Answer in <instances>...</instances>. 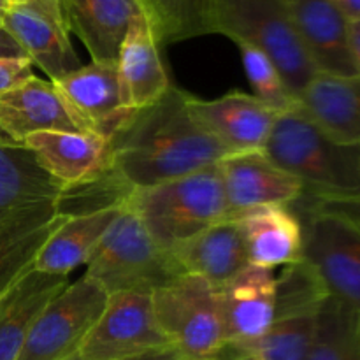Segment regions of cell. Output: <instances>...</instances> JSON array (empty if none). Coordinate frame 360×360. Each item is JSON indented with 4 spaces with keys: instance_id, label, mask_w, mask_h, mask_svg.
Returning a JSON list of instances; mask_svg holds the SVG:
<instances>
[{
    "instance_id": "13",
    "label": "cell",
    "mask_w": 360,
    "mask_h": 360,
    "mask_svg": "<svg viewBox=\"0 0 360 360\" xmlns=\"http://www.w3.org/2000/svg\"><path fill=\"white\" fill-rule=\"evenodd\" d=\"M218 169L229 218L271 204L292 206L304 193V185L278 167L264 150L227 155L218 162Z\"/></svg>"
},
{
    "instance_id": "19",
    "label": "cell",
    "mask_w": 360,
    "mask_h": 360,
    "mask_svg": "<svg viewBox=\"0 0 360 360\" xmlns=\"http://www.w3.org/2000/svg\"><path fill=\"white\" fill-rule=\"evenodd\" d=\"M116 72L122 104L129 111L155 104L172 86L160 58V42L155 37L144 13L137 14L130 21L125 39L120 46Z\"/></svg>"
},
{
    "instance_id": "14",
    "label": "cell",
    "mask_w": 360,
    "mask_h": 360,
    "mask_svg": "<svg viewBox=\"0 0 360 360\" xmlns=\"http://www.w3.org/2000/svg\"><path fill=\"white\" fill-rule=\"evenodd\" d=\"M188 108L199 125L231 153L264 150L278 112L255 95L231 91L213 101L188 95Z\"/></svg>"
},
{
    "instance_id": "33",
    "label": "cell",
    "mask_w": 360,
    "mask_h": 360,
    "mask_svg": "<svg viewBox=\"0 0 360 360\" xmlns=\"http://www.w3.org/2000/svg\"><path fill=\"white\" fill-rule=\"evenodd\" d=\"M350 23L360 21V0H329Z\"/></svg>"
},
{
    "instance_id": "25",
    "label": "cell",
    "mask_w": 360,
    "mask_h": 360,
    "mask_svg": "<svg viewBox=\"0 0 360 360\" xmlns=\"http://www.w3.org/2000/svg\"><path fill=\"white\" fill-rule=\"evenodd\" d=\"M69 285L67 276L32 269L0 302V360H18L46 306Z\"/></svg>"
},
{
    "instance_id": "4",
    "label": "cell",
    "mask_w": 360,
    "mask_h": 360,
    "mask_svg": "<svg viewBox=\"0 0 360 360\" xmlns=\"http://www.w3.org/2000/svg\"><path fill=\"white\" fill-rule=\"evenodd\" d=\"M264 153L304 185V193L360 192V144H341L299 108L278 115Z\"/></svg>"
},
{
    "instance_id": "37",
    "label": "cell",
    "mask_w": 360,
    "mask_h": 360,
    "mask_svg": "<svg viewBox=\"0 0 360 360\" xmlns=\"http://www.w3.org/2000/svg\"><path fill=\"white\" fill-rule=\"evenodd\" d=\"M7 9H9V0H0V23H2L4 14H6Z\"/></svg>"
},
{
    "instance_id": "29",
    "label": "cell",
    "mask_w": 360,
    "mask_h": 360,
    "mask_svg": "<svg viewBox=\"0 0 360 360\" xmlns=\"http://www.w3.org/2000/svg\"><path fill=\"white\" fill-rule=\"evenodd\" d=\"M236 44L241 53L243 69H245L246 77L253 88L252 95H255L260 102L269 105L278 115L295 108L299 101L288 90L283 76L276 69L273 60L264 55L255 46L246 44V42H236Z\"/></svg>"
},
{
    "instance_id": "39",
    "label": "cell",
    "mask_w": 360,
    "mask_h": 360,
    "mask_svg": "<svg viewBox=\"0 0 360 360\" xmlns=\"http://www.w3.org/2000/svg\"><path fill=\"white\" fill-rule=\"evenodd\" d=\"M359 333H360V311H359Z\"/></svg>"
},
{
    "instance_id": "24",
    "label": "cell",
    "mask_w": 360,
    "mask_h": 360,
    "mask_svg": "<svg viewBox=\"0 0 360 360\" xmlns=\"http://www.w3.org/2000/svg\"><path fill=\"white\" fill-rule=\"evenodd\" d=\"M299 108L341 144H360V74L338 77L316 74L299 97Z\"/></svg>"
},
{
    "instance_id": "22",
    "label": "cell",
    "mask_w": 360,
    "mask_h": 360,
    "mask_svg": "<svg viewBox=\"0 0 360 360\" xmlns=\"http://www.w3.org/2000/svg\"><path fill=\"white\" fill-rule=\"evenodd\" d=\"M70 34L77 35L91 62L116 63L130 21L143 13L139 0H60Z\"/></svg>"
},
{
    "instance_id": "23",
    "label": "cell",
    "mask_w": 360,
    "mask_h": 360,
    "mask_svg": "<svg viewBox=\"0 0 360 360\" xmlns=\"http://www.w3.org/2000/svg\"><path fill=\"white\" fill-rule=\"evenodd\" d=\"M183 274H195L220 288L250 266L245 239L232 218L218 221L171 252Z\"/></svg>"
},
{
    "instance_id": "11",
    "label": "cell",
    "mask_w": 360,
    "mask_h": 360,
    "mask_svg": "<svg viewBox=\"0 0 360 360\" xmlns=\"http://www.w3.org/2000/svg\"><path fill=\"white\" fill-rule=\"evenodd\" d=\"M302 213V259L330 297L360 311V231L330 214Z\"/></svg>"
},
{
    "instance_id": "28",
    "label": "cell",
    "mask_w": 360,
    "mask_h": 360,
    "mask_svg": "<svg viewBox=\"0 0 360 360\" xmlns=\"http://www.w3.org/2000/svg\"><path fill=\"white\" fill-rule=\"evenodd\" d=\"M309 360H360L359 309L327 295Z\"/></svg>"
},
{
    "instance_id": "20",
    "label": "cell",
    "mask_w": 360,
    "mask_h": 360,
    "mask_svg": "<svg viewBox=\"0 0 360 360\" xmlns=\"http://www.w3.org/2000/svg\"><path fill=\"white\" fill-rule=\"evenodd\" d=\"M25 150L65 188L94 181L108 169V141L97 134L44 130L28 136Z\"/></svg>"
},
{
    "instance_id": "30",
    "label": "cell",
    "mask_w": 360,
    "mask_h": 360,
    "mask_svg": "<svg viewBox=\"0 0 360 360\" xmlns=\"http://www.w3.org/2000/svg\"><path fill=\"white\" fill-rule=\"evenodd\" d=\"M297 202H302V211L330 214L360 231V192L302 193Z\"/></svg>"
},
{
    "instance_id": "16",
    "label": "cell",
    "mask_w": 360,
    "mask_h": 360,
    "mask_svg": "<svg viewBox=\"0 0 360 360\" xmlns=\"http://www.w3.org/2000/svg\"><path fill=\"white\" fill-rule=\"evenodd\" d=\"M218 306L225 347L259 340L274 320L276 274L250 264L218 288Z\"/></svg>"
},
{
    "instance_id": "32",
    "label": "cell",
    "mask_w": 360,
    "mask_h": 360,
    "mask_svg": "<svg viewBox=\"0 0 360 360\" xmlns=\"http://www.w3.org/2000/svg\"><path fill=\"white\" fill-rule=\"evenodd\" d=\"M7 58H28V56L25 55L23 48L18 44L16 39L11 35V32L0 23V60Z\"/></svg>"
},
{
    "instance_id": "7",
    "label": "cell",
    "mask_w": 360,
    "mask_h": 360,
    "mask_svg": "<svg viewBox=\"0 0 360 360\" xmlns=\"http://www.w3.org/2000/svg\"><path fill=\"white\" fill-rule=\"evenodd\" d=\"M327 295L304 259L285 266L276 276V308L269 329L252 343L225 348L250 360H309Z\"/></svg>"
},
{
    "instance_id": "8",
    "label": "cell",
    "mask_w": 360,
    "mask_h": 360,
    "mask_svg": "<svg viewBox=\"0 0 360 360\" xmlns=\"http://www.w3.org/2000/svg\"><path fill=\"white\" fill-rule=\"evenodd\" d=\"M162 333L185 360H213L225 348L218 288L195 274H181L151 294Z\"/></svg>"
},
{
    "instance_id": "12",
    "label": "cell",
    "mask_w": 360,
    "mask_h": 360,
    "mask_svg": "<svg viewBox=\"0 0 360 360\" xmlns=\"http://www.w3.org/2000/svg\"><path fill=\"white\" fill-rule=\"evenodd\" d=\"M2 25L23 48L32 65H37L51 83L83 67L70 42L60 0L13 4L4 14Z\"/></svg>"
},
{
    "instance_id": "27",
    "label": "cell",
    "mask_w": 360,
    "mask_h": 360,
    "mask_svg": "<svg viewBox=\"0 0 360 360\" xmlns=\"http://www.w3.org/2000/svg\"><path fill=\"white\" fill-rule=\"evenodd\" d=\"M162 44L213 34L214 0H139Z\"/></svg>"
},
{
    "instance_id": "31",
    "label": "cell",
    "mask_w": 360,
    "mask_h": 360,
    "mask_svg": "<svg viewBox=\"0 0 360 360\" xmlns=\"http://www.w3.org/2000/svg\"><path fill=\"white\" fill-rule=\"evenodd\" d=\"M32 67L34 65L28 58L0 60V94L34 77Z\"/></svg>"
},
{
    "instance_id": "21",
    "label": "cell",
    "mask_w": 360,
    "mask_h": 360,
    "mask_svg": "<svg viewBox=\"0 0 360 360\" xmlns=\"http://www.w3.org/2000/svg\"><path fill=\"white\" fill-rule=\"evenodd\" d=\"M252 266L276 269L302 260L304 229L299 214L287 204H271L234 217Z\"/></svg>"
},
{
    "instance_id": "3",
    "label": "cell",
    "mask_w": 360,
    "mask_h": 360,
    "mask_svg": "<svg viewBox=\"0 0 360 360\" xmlns=\"http://www.w3.org/2000/svg\"><path fill=\"white\" fill-rule=\"evenodd\" d=\"M160 248L171 253L181 243L225 220L224 185L217 165L134 190L123 200Z\"/></svg>"
},
{
    "instance_id": "1",
    "label": "cell",
    "mask_w": 360,
    "mask_h": 360,
    "mask_svg": "<svg viewBox=\"0 0 360 360\" xmlns=\"http://www.w3.org/2000/svg\"><path fill=\"white\" fill-rule=\"evenodd\" d=\"M227 155L193 118L188 94L171 86L109 137L108 171L134 192L217 165Z\"/></svg>"
},
{
    "instance_id": "26",
    "label": "cell",
    "mask_w": 360,
    "mask_h": 360,
    "mask_svg": "<svg viewBox=\"0 0 360 360\" xmlns=\"http://www.w3.org/2000/svg\"><path fill=\"white\" fill-rule=\"evenodd\" d=\"M122 210L123 206L118 204L67 218L41 248L34 269L69 276V273L88 262L95 246Z\"/></svg>"
},
{
    "instance_id": "9",
    "label": "cell",
    "mask_w": 360,
    "mask_h": 360,
    "mask_svg": "<svg viewBox=\"0 0 360 360\" xmlns=\"http://www.w3.org/2000/svg\"><path fill=\"white\" fill-rule=\"evenodd\" d=\"M108 299V292L84 274L67 285L35 320L18 360H67L76 355Z\"/></svg>"
},
{
    "instance_id": "10",
    "label": "cell",
    "mask_w": 360,
    "mask_h": 360,
    "mask_svg": "<svg viewBox=\"0 0 360 360\" xmlns=\"http://www.w3.org/2000/svg\"><path fill=\"white\" fill-rule=\"evenodd\" d=\"M172 347L155 319L150 294L109 295L104 311L77 348L74 360H129Z\"/></svg>"
},
{
    "instance_id": "2",
    "label": "cell",
    "mask_w": 360,
    "mask_h": 360,
    "mask_svg": "<svg viewBox=\"0 0 360 360\" xmlns=\"http://www.w3.org/2000/svg\"><path fill=\"white\" fill-rule=\"evenodd\" d=\"M63 190L30 151L0 148V302L69 218L62 213Z\"/></svg>"
},
{
    "instance_id": "18",
    "label": "cell",
    "mask_w": 360,
    "mask_h": 360,
    "mask_svg": "<svg viewBox=\"0 0 360 360\" xmlns=\"http://www.w3.org/2000/svg\"><path fill=\"white\" fill-rule=\"evenodd\" d=\"M306 53L319 74L359 76L350 41V21L329 0H287Z\"/></svg>"
},
{
    "instance_id": "5",
    "label": "cell",
    "mask_w": 360,
    "mask_h": 360,
    "mask_svg": "<svg viewBox=\"0 0 360 360\" xmlns=\"http://www.w3.org/2000/svg\"><path fill=\"white\" fill-rule=\"evenodd\" d=\"M213 34L252 44L269 56L297 101L319 74L287 0H214Z\"/></svg>"
},
{
    "instance_id": "35",
    "label": "cell",
    "mask_w": 360,
    "mask_h": 360,
    "mask_svg": "<svg viewBox=\"0 0 360 360\" xmlns=\"http://www.w3.org/2000/svg\"><path fill=\"white\" fill-rule=\"evenodd\" d=\"M350 41H352V51H354L355 63L360 72V21L350 23Z\"/></svg>"
},
{
    "instance_id": "36",
    "label": "cell",
    "mask_w": 360,
    "mask_h": 360,
    "mask_svg": "<svg viewBox=\"0 0 360 360\" xmlns=\"http://www.w3.org/2000/svg\"><path fill=\"white\" fill-rule=\"evenodd\" d=\"M213 360H250V359L245 357V355L236 354V352L229 350V348H224V350H221V354Z\"/></svg>"
},
{
    "instance_id": "6",
    "label": "cell",
    "mask_w": 360,
    "mask_h": 360,
    "mask_svg": "<svg viewBox=\"0 0 360 360\" xmlns=\"http://www.w3.org/2000/svg\"><path fill=\"white\" fill-rule=\"evenodd\" d=\"M84 266V276L97 281L108 295L120 292L151 295L183 274L174 257L155 243L127 207L105 231Z\"/></svg>"
},
{
    "instance_id": "17",
    "label": "cell",
    "mask_w": 360,
    "mask_h": 360,
    "mask_svg": "<svg viewBox=\"0 0 360 360\" xmlns=\"http://www.w3.org/2000/svg\"><path fill=\"white\" fill-rule=\"evenodd\" d=\"M53 84L81 130L105 141L132 112L122 104L116 63L91 62Z\"/></svg>"
},
{
    "instance_id": "34",
    "label": "cell",
    "mask_w": 360,
    "mask_h": 360,
    "mask_svg": "<svg viewBox=\"0 0 360 360\" xmlns=\"http://www.w3.org/2000/svg\"><path fill=\"white\" fill-rule=\"evenodd\" d=\"M67 360H74V359L70 357ZM129 360H185V359L179 355V352L176 350L174 347H169V348H162V350L150 352V354L139 355V357H134V359H129Z\"/></svg>"
},
{
    "instance_id": "15",
    "label": "cell",
    "mask_w": 360,
    "mask_h": 360,
    "mask_svg": "<svg viewBox=\"0 0 360 360\" xmlns=\"http://www.w3.org/2000/svg\"><path fill=\"white\" fill-rule=\"evenodd\" d=\"M44 130L83 132L51 81L34 76L0 94V148L25 150L27 137Z\"/></svg>"
},
{
    "instance_id": "38",
    "label": "cell",
    "mask_w": 360,
    "mask_h": 360,
    "mask_svg": "<svg viewBox=\"0 0 360 360\" xmlns=\"http://www.w3.org/2000/svg\"><path fill=\"white\" fill-rule=\"evenodd\" d=\"M18 2H23V0H9V7L13 6V4H18Z\"/></svg>"
}]
</instances>
